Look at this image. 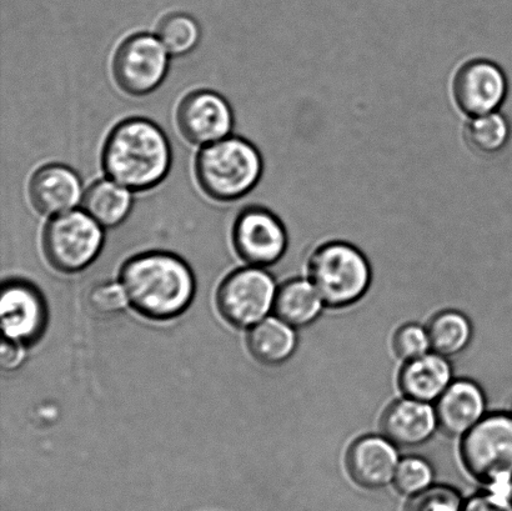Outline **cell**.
<instances>
[{"label": "cell", "mask_w": 512, "mask_h": 511, "mask_svg": "<svg viewBox=\"0 0 512 511\" xmlns=\"http://www.w3.org/2000/svg\"><path fill=\"white\" fill-rule=\"evenodd\" d=\"M250 354L259 363L276 367L293 357L298 347L296 329L279 318H265L249 330L247 338Z\"/></svg>", "instance_id": "obj_19"}, {"label": "cell", "mask_w": 512, "mask_h": 511, "mask_svg": "<svg viewBox=\"0 0 512 511\" xmlns=\"http://www.w3.org/2000/svg\"><path fill=\"white\" fill-rule=\"evenodd\" d=\"M428 329L431 352L453 358L464 352L473 340L470 319L455 309L441 310L430 319Z\"/></svg>", "instance_id": "obj_21"}, {"label": "cell", "mask_w": 512, "mask_h": 511, "mask_svg": "<svg viewBox=\"0 0 512 511\" xmlns=\"http://www.w3.org/2000/svg\"><path fill=\"white\" fill-rule=\"evenodd\" d=\"M233 242L240 258L253 267L263 268L284 257L289 237L278 215L255 205L240 213L233 228Z\"/></svg>", "instance_id": "obj_10"}, {"label": "cell", "mask_w": 512, "mask_h": 511, "mask_svg": "<svg viewBox=\"0 0 512 511\" xmlns=\"http://www.w3.org/2000/svg\"><path fill=\"white\" fill-rule=\"evenodd\" d=\"M434 478L435 470L429 460L418 455H408L400 459L393 483L400 493L414 497L430 488Z\"/></svg>", "instance_id": "obj_24"}, {"label": "cell", "mask_w": 512, "mask_h": 511, "mask_svg": "<svg viewBox=\"0 0 512 511\" xmlns=\"http://www.w3.org/2000/svg\"><path fill=\"white\" fill-rule=\"evenodd\" d=\"M177 123L188 142L208 145L229 137L234 127V113L222 95L213 90H197L180 103Z\"/></svg>", "instance_id": "obj_11"}, {"label": "cell", "mask_w": 512, "mask_h": 511, "mask_svg": "<svg viewBox=\"0 0 512 511\" xmlns=\"http://www.w3.org/2000/svg\"><path fill=\"white\" fill-rule=\"evenodd\" d=\"M463 504L455 489L446 485H431L411 498L406 511H461Z\"/></svg>", "instance_id": "obj_26"}, {"label": "cell", "mask_w": 512, "mask_h": 511, "mask_svg": "<svg viewBox=\"0 0 512 511\" xmlns=\"http://www.w3.org/2000/svg\"><path fill=\"white\" fill-rule=\"evenodd\" d=\"M325 304L308 279H291L276 290L273 312L290 327L303 329L314 324Z\"/></svg>", "instance_id": "obj_18"}, {"label": "cell", "mask_w": 512, "mask_h": 511, "mask_svg": "<svg viewBox=\"0 0 512 511\" xmlns=\"http://www.w3.org/2000/svg\"><path fill=\"white\" fill-rule=\"evenodd\" d=\"M169 52L158 37L134 34L119 45L113 58V77L123 92L140 97L153 93L167 77Z\"/></svg>", "instance_id": "obj_8"}, {"label": "cell", "mask_w": 512, "mask_h": 511, "mask_svg": "<svg viewBox=\"0 0 512 511\" xmlns=\"http://www.w3.org/2000/svg\"><path fill=\"white\" fill-rule=\"evenodd\" d=\"M441 433L450 438H463L485 417L486 395L474 380H453L434 403Z\"/></svg>", "instance_id": "obj_14"}, {"label": "cell", "mask_w": 512, "mask_h": 511, "mask_svg": "<svg viewBox=\"0 0 512 511\" xmlns=\"http://www.w3.org/2000/svg\"><path fill=\"white\" fill-rule=\"evenodd\" d=\"M466 472L490 489L512 494V414L493 412L460 438Z\"/></svg>", "instance_id": "obj_5"}, {"label": "cell", "mask_w": 512, "mask_h": 511, "mask_svg": "<svg viewBox=\"0 0 512 511\" xmlns=\"http://www.w3.org/2000/svg\"><path fill=\"white\" fill-rule=\"evenodd\" d=\"M130 305L149 319L177 318L188 309L195 294L192 269L177 255L150 252L124 264L120 273Z\"/></svg>", "instance_id": "obj_2"}, {"label": "cell", "mask_w": 512, "mask_h": 511, "mask_svg": "<svg viewBox=\"0 0 512 511\" xmlns=\"http://www.w3.org/2000/svg\"><path fill=\"white\" fill-rule=\"evenodd\" d=\"M503 68L488 58H470L454 69L449 83L451 103L465 118L498 112L508 95Z\"/></svg>", "instance_id": "obj_7"}, {"label": "cell", "mask_w": 512, "mask_h": 511, "mask_svg": "<svg viewBox=\"0 0 512 511\" xmlns=\"http://www.w3.org/2000/svg\"><path fill=\"white\" fill-rule=\"evenodd\" d=\"M510 495L508 492L490 489L489 492L471 498L461 511H512Z\"/></svg>", "instance_id": "obj_28"}, {"label": "cell", "mask_w": 512, "mask_h": 511, "mask_svg": "<svg viewBox=\"0 0 512 511\" xmlns=\"http://www.w3.org/2000/svg\"><path fill=\"white\" fill-rule=\"evenodd\" d=\"M25 357L23 344L14 342V340L5 339L0 349V363L2 368L12 370L18 368L23 363Z\"/></svg>", "instance_id": "obj_29"}, {"label": "cell", "mask_w": 512, "mask_h": 511, "mask_svg": "<svg viewBox=\"0 0 512 511\" xmlns=\"http://www.w3.org/2000/svg\"><path fill=\"white\" fill-rule=\"evenodd\" d=\"M510 133L509 120L498 110L479 117L466 118L463 139L471 152L489 158L506 147Z\"/></svg>", "instance_id": "obj_22"}, {"label": "cell", "mask_w": 512, "mask_h": 511, "mask_svg": "<svg viewBox=\"0 0 512 511\" xmlns=\"http://www.w3.org/2000/svg\"><path fill=\"white\" fill-rule=\"evenodd\" d=\"M84 197L82 180L72 168L48 164L33 174L29 182V198L35 210L43 215H59L77 208Z\"/></svg>", "instance_id": "obj_16"}, {"label": "cell", "mask_w": 512, "mask_h": 511, "mask_svg": "<svg viewBox=\"0 0 512 511\" xmlns=\"http://www.w3.org/2000/svg\"><path fill=\"white\" fill-rule=\"evenodd\" d=\"M0 317L5 338L20 344L37 342L47 324L42 294L28 283L3 285Z\"/></svg>", "instance_id": "obj_12"}, {"label": "cell", "mask_w": 512, "mask_h": 511, "mask_svg": "<svg viewBox=\"0 0 512 511\" xmlns=\"http://www.w3.org/2000/svg\"><path fill=\"white\" fill-rule=\"evenodd\" d=\"M510 413L512 414V405H511V412Z\"/></svg>", "instance_id": "obj_30"}, {"label": "cell", "mask_w": 512, "mask_h": 511, "mask_svg": "<svg viewBox=\"0 0 512 511\" xmlns=\"http://www.w3.org/2000/svg\"><path fill=\"white\" fill-rule=\"evenodd\" d=\"M400 459L399 448L383 434L364 435L351 443L345 455V467L360 487L380 489L393 483Z\"/></svg>", "instance_id": "obj_13"}, {"label": "cell", "mask_w": 512, "mask_h": 511, "mask_svg": "<svg viewBox=\"0 0 512 511\" xmlns=\"http://www.w3.org/2000/svg\"><path fill=\"white\" fill-rule=\"evenodd\" d=\"M103 227L84 210L55 215L43 233L48 262L59 272L78 273L97 259L103 248Z\"/></svg>", "instance_id": "obj_6"}, {"label": "cell", "mask_w": 512, "mask_h": 511, "mask_svg": "<svg viewBox=\"0 0 512 511\" xmlns=\"http://www.w3.org/2000/svg\"><path fill=\"white\" fill-rule=\"evenodd\" d=\"M453 380L449 358L435 352L404 362L398 375L403 397L428 404H434Z\"/></svg>", "instance_id": "obj_17"}, {"label": "cell", "mask_w": 512, "mask_h": 511, "mask_svg": "<svg viewBox=\"0 0 512 511\" xmlns=\"http://www.w3.org/2000/svg\"><path fill=\"white\" fill-rule=\"evenodd\" d=\"M274 278L263 268L239 269L220 285L217 303L220 314L237 328H252L273 310Z\"/></svg>", "instance_id": "obj_9"}, {"label": "cell", "mask_w": 512, "mask_h": 511, "mask_svg": "<svg viewBox=\"0 0 512 511\" xmlns=\"http://www.w3.org/2000/svg\"><path fill=\"white\" fill-rule=\"evenodd\" d=\"M157 37L170 55L180 57L197 47L202 30L197 20L188 14L174 13L165 17L158 25Z\"/></svg>", "instance_id": "obj_23"}, {"label": "cell", "mask_w": 512, "mask_h": 511, "mask_svg": "<svg viewBox=\"0 0 512 511\" xmlns=\"http://www.w3.org/2000/svg\"><path fill=\"white\" fill-rule=\"evenodd\" d=\"M381 434L398 448H418L438 432L434 404L403 397L385 409L380 418Z\"/></svg>", "instance_id": "obj_15"}, {"label": "cell", "mask_w": 512, "mask_h": 511, "mask_svg": "<svg viewBox=\"0 0 512 511\" xmlns=\"http://www.w3.org/2000/svg\"><path fill=\"white\" fill-rule=\"evenodd\" d=\"M306 279L320 295L325 308L353 307L369 292L373 269L356 245L328 240L311 250L306 259Z\"/></svg>", "instance_id": "obj_3"}, {"label": "cell", "mask_w": 512, "mask_h": 511, "mask_svg": "<svg viewBox=\"0 0 512 511\" xmlns=\"http://www.w3.org/2000/svg\"><path fill=\"white\" fill-rule=\"evenodd\" d=\"M102 167L115 183L132 192H145L167 178L172 167V147L152 120L125 119L105 140Z\"/></svg>", "instance_id": "obj_1"}, {"label": "cell", "mask_w": 512, "mask_h": 511, "mask_svg": "<svg viewBox=\"0 0 512 511\" xmlns=\"http://www.w3.org/2000/svg\"><path fill=\"white\" fill-rule=\"evenodd\" d=\"M82 207L102 227H118L132 212V190L109 178L97 180L84 193Z\"/></svg>", "instance_id": "obj_20"}, {"label": "cell", "mask_w": 512, "mask_h": 511, "mask_svg": "<svg viewBox=\"0 0 512 511\" xmlns=\"http://www.w3.org/2000/svg\"><path fill=\"white\" fill-rule=\"evenodd\" d=\"M393 352L403 362H409L431 352L428 329L418 323L401 325L396 330L393 342Z\"/></svg>", "instance_id": "obj_25"}, {"label": "cell", "mask_w": 512, "mask_h": 511, "mask_svg": "<svg viewBox=\"0 0 512 511\" xmlns=\"http://www.w3.org/2000/svg\"><path fill=\"white\" fill-rule=\"evenodd\" d=\"M129 303L122 284L100 283L90 290L88 304L98 315H113L122 312Z\"/></svg>", "instance_id": "obj_27"}, {"label": "cell", "mask_w": 512, "mask_h": 511, "mask_svg": "<svg viewBox=\"0 0 512 511\" xmlns=\"http://www.w3.org/2000/svg\"><path fill=\"white\" fill-rule=\"evenodd\" d=\"M264 162L249 140L227 137L205 145L195 160L203 192L218 202H234L252 192L263 175Z\"/></svg>", "instance_id": "obj_4"}]
</instances>
